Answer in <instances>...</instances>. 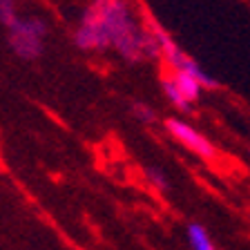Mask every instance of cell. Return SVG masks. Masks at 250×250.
I'll use <instances>...</instances> for the list:
<instances>
[{
	"instance_id": "3957f363",
	"label": "cell",
	"mask_w": 250,
	"mask_h": 250,
	"mask_svg": "<svg viewBox=\"0 0 250 250\" xmlns=\"http://www.w3.org/2000/svg\"><path fill=\"white\" fill-rule=\"evenodd\" d=\"M166 130L170 132L179 143L188 147V150H192L197 156L201 159H212L214 156V146L210 143V139L201 134L199 130H194L190 123L186 121H179V119H166Z\"/></svg>"
},
{
	"instance_id": "9c48e42d",
	"label": "cell",
	"mask_w": 250,
	"mask_h": 250,
	"mask_svg": "<svg viewBox=\"0 0 250 250\" xmlns=\"http://www.w3.org/2000/svg\"><path fill=\"white\" fill-rule=\"evenodd\" d=\"M132 112H134L136 119H141L143 123H154V121H156L154 109L147 107L146 103H132Z\"/></svg>"
},
{
	"instance_id": "30bf717a",
	"label": "cell",
	"mask_w": 250,
	"mask_h": 250,
	"mask_svg": "<svg viewBox=\"0 0 250 250\" xmlns=\"http://www.w3.org/2000/svg\"><path fill=\"white\" fill-rule=\"evenodd\" d=\"M248 154H250V150H248Z\"/></svg>"
},
{
	"instance_id": "7a4b0ae2",
	"label": "cell",
	"mask_w": 250,
	"mask_h": 250,
	"mask_svg": "<svg viewBox=\"0 0 250 250\" xmlns=\"http://www.w3.org/2000/svg\"><path fill=\"white\" fill-rule=\"evenodd\" d=\"M47 36V25L41 18H18L9 27L11 49L25 61H34L42 54V38Z\"/></svg>"
},
{
	"instance_id": "5b68a950",
	"label": "cell",
	"mask_w": 250,
	"mask_h": 250,
	"mask_svg": "<svg viewBox=\"0 0 250 250\" xmlns=\"http://www.w3.org/2000/svg\"><path fill=\"white\" fill-rule=\"evenodd\" d=\"M186 234H188V244H190L192 250H214V244L210 239L208 230L203 228L201 224H190Z\"/></svg>"
},
{
	"instance_id": "277c9868",
	"label": "cell",
	"mask_w": 250,
	"mask_h": 250,
	"mask_svg": "<svg viewBox=\"0 0 250 250\" xmlns=\"http://www.w3.org/2000/svg\"><path fill=\"white\" fill-rule=\"evenodd\" d=\"M174 83H177V87L181 89V94L186 96L188 103H194V101H199L203 85L199 83L194 76H190V74H186V72H174Z\"/></svg>"
},
{
	"instance_id": "ba28073f",
	"label": "cell",
	"mask_w": 250,
	"mask_h": 250,
	"mask_svg": "<svg viewBox=\"0 0 250 250\" xmlns=\"http://www.w3.org/2000/svg\"><path fill=\"white\" fill-rule=\"evenodd\" d=\"M18 21V16H16V7L14 2H7V0H0V22L9 29L14 22Z\"/></svg>"
},
{
	"instance_id": "6da1fadb",
	"label": "cell",
	"mask_w": 250,
	"mask_h": 250,
	"mask_svg": "<svg viewBox=\"0 0 250 250\" xmlns=\"http://www.w3.org/2000/svg\"><path fill=\"white\" fill-rule=\"evenodd\" d=\"M87 11L103 27L109 45H114L125 58L139 61L143 56V47L150 54H156V47L150 41H146L143 34H139L136 25L130 21L127 5H123V2H96Z\"/></svg>"
},
{
	"instance_id": "52a82bcc",
	"label": "cell",
	"mask_w": 250,
	"mask_h": 250,
	"mask_svg": "<svg viewBox=\"0 0 250 250\" xmlns=\"http://www.w3.org/2000/svg\"><path fill=\"white\" fill-rule=\"evenodd\" d=\"M146 179L156 188V190H161V192H166L167 188H170V183H167L166 174H163L159 167H146Z\"/></svg>"
},
{
	"instance_id": "8992f818",
	"label": "cell",
	"mask_w": 250,
	"mask_h": 250,
	"mask_svg": "<svg viewBox=\"0 0 250 250\" xmlns=\"http://www.w3.org/2000/svg\"><path fill=\"white\" fill-rule=\"evenodd\" d=\"M163 94H166L167 101H170L172 105H177L179 109H183V112H188V109H190V103L186 101V96L181 94V89L177 87L174 78H163Z\"/></svg>"
}]
</instances>
